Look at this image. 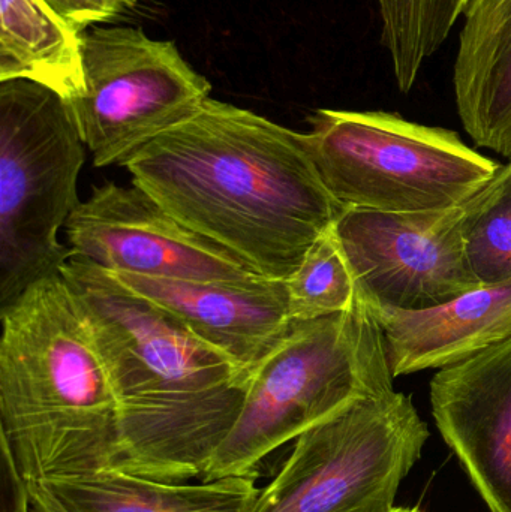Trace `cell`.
Segmentation results:
<instances>
[{
  "instance_id": "7c38bea8",
  "label": "cell",
  "mask_w": 511,
  "mask_h": 512,
  "mask_svg": "<svg viewBox=\"0 0 511 512\" xmlns=\"http://www.w3.org/2000/svg\"><path fill=\"white\" fill-rule=\"evenodd\" d=\"M111 274L251 372L284 340L293 324L285 280L191 282Z\"/></svg>"
},
{
  "instance_id": "30bf717a",
  "label": "cell",
  "mask_w": 511,
  "mask_h": 512,
  "mask_svg": "<svg viewBox=\"0 0 511 512\" xmlns=\"http://www.w3.org/2000/svg\"><path fill=\"white\" fill-rule=\"evenodd\" d=\"M71 256L110 273L191 282H251V265L174 218L140 186L92 189L65 225Z\"/></svg>"
},
{
  "instance_id": "ba28073f",
  "label": "cell",
  "mask_w": 511,
  "mask_h": 512,
  "mask_svg": "<svg viewBox=\"0 0 511 512\" xmlns=\"http://www.w3.org/2000/svg\"><path fill=\"white\" fill-rule=\"evenodd\" d=\"M81 69L83 87L68 105L96 167L125 165L194 116L212 92L173 41L149 38L137 27L84 30Z\"/></svg>"
},
{
  "instance_id": "7402d4cb",
  "label": "cell",
  "mask_w": 511,
  "mask_h": 512,
  "mask_svg": "<svg viewBox=\"0 0 511 512\" xmlns=\"http://www.w3.org/2000/svg\"><path fill=\"white\" fill-rule=\"evenodd\" d=\"M32 512H50L47 510V508L44 507V505L39 504L36 499L32 498Z\"/></svg>"
},
{
  "instance_id": "9a60e30c",
  "label": "cell",
  "mask_w": 511,
  "mask_h": 512,
  "mask_svg": "<svg viewBox=\"0 0 511 512\" xmlns=\"http://www.w3.org/2000/svg\"><path fill=\"white\" fill-rule=\"evenodd\" d=\"M27 484L50 512H252L260 495L255 478L167 483L116 469Z\"/></svg>"
},
{
  "instance_id": "2e32d148",
  "label": "cell",
  "mask_w": 511,
  "mask_h": 512,
  "mask_svg": "<svg viewBox=\"0 0 511 512\" xmlns=\"http://www.w3.org/2000/svg\"><path fill=\"white\" fill-rule=\"evenodd\" d=\"M35 81L66 102L83 87L81 33L42 0H0V81Z\"/></svg>"
},
{
  "instance_id": "ac0fdd59",
  "label": "cell",
  "mask_w": 511,
  "mask_h": 512,
  "mask_svg": "<svg viewBox=\"0 0 511 512\" xmlns=\"http://www.w3.org/2000/svg\"><path fill=\"white\" fill-rule=\"evenodd\" d=\"M465 249L482 285L511 279V161L465 201Z\"/></svg>"
},
{
  "instance_id": "8992f818",
  "label": "cell",
  "mask_w": 511,
  "mask_h": 512,
  "mask_svg": "<svg viewBox=\"0 0 511 512\" xmlns=\"http://www.w3.org/2000/svg\"><path fill=\"white\" fill-rule=\"evenodd\" d=\"M68 102L35 81H0V309L71 258L59 242L86 161Z\"/></svg>"
},
{
  "instance_id": "8fae6325",
  "label": "cell",
  "mask_w": 511,
  "mask_h": 512,
  "mask_svg": "<svg viewBox=\"0 0 511 512\" xmlns=\"http://www.w3.org/2000/svg\"><path fill=\"white\" fill-rule=\"evenodd\" d=\"M435 424L491 512H511V337L438 370Z\"/></svg>"
},
{
  "instance_id": "3957f363",
  "label": "cell",
  "mask_w": 511,
  "mask_h": 512,
  "mask_svg": "<svg viewBox=\"0 0 511 512\" xmlns=\"http://www.w3.org/2000/svg\"><path fill=\"white\" fill-rule=\"evenodd\" d=\"M0 318V436L27 483L110 469L116 397L62 273L33 283Z\"/></svg>"
},
{
  "instance_id": "5bb4252c",
  "label": "cell",
  "mask_w": 511,
  "mask_h": 512,
  "mask_svg": "<svg viewBox=\"0 0 511 512\" xmlns=\"http://www.w3.org/2000/svg\"><path fill=\"white\" fill-rule=\"evenodd\" d=\"M453 68L459 119L474 143L511 161V0H470Z\"/></svg>"
},
{
  "instance_id": "277c9868",
  "label": "cell",
  "mask_w": 511,
  "mask_h": 512,
  "mask_svg": "<svg viewBox=\"0 0 511 512\" xmlns=\"http://www.w3.org/2000/svg\"><path fill=\"white\" fill-rule=\"evenodd\" d=\"M383 330L360 295L353 309L293 321L254 370L236 426L203 480L257 478L273 451L353 403L395 390Z\"/></svg>"
},
{
  "instance_id": "cb8c5ba5",
  "label": "cell",
  "mask_w": 511,
  "mask_h": 512,
  "mask_svg": "<svg viewBox=\"0 0 511 512\" xmlns=\"http://www.w3.org/2000/svg\"><path fill=\"white\" fill-rule=\"evenodd\" d=\"M125 3L126 8H131V6L137 5L140 0H122Z\"/></svg>"
},
{
  "instance_id": "ffe728a7",
  "label": "cell",
  "mask_w": 511,
  "mask_h": 512,
  "mask_svg": "<svg viewBox=\"0 0 511 512\" xmlns=\"http://www.w3.org/2000/svg\"><path fill=\"white\" fill-rule=\"evenodd\" d=\"M63 23L83 33L95 23L111 20L126 8L122 0H42Z\"/></svg>"
},
{
  "instance_id": "7a4b0ae2",
  "label": "cell",
  "mask_w": 511,
  "mask_h": 512,
  "mask_svg": "<svg viewBox=\"0 0 511 512\" xmlns=\"http://www.w3.org/2000/svg\"><path fill=\"white\" fill-rule=\"evenodd\" d=\"M60 273L116 397L119 448L110 469L167 483L203 478L239 420L254 372L87 259L71 256Z\"/></svg>"
},
{
  "instance_id": "44dd1931",
  "label": "cell",
  "mask_w": 511,
  "mask_h": 512,
  "mask_svg": "<svg viewBox=\"0 0 511 512\" xmlns=\"http://www.w3.org/2000/svg\"><path fill=\"white\" fill-rule=\"evenodd\" d=\"M0 512H32L29 484L0 436Z\"/></svg>"
},
{
  "instance_id": "9c48e42d",
  "label": "cell",
  "mask_w": 511,
  "mask_h": 512,
  "mask_svg": "<svg viewBox=\"0 0 511 512\" xmlns=\"http://www.w3.org/2000/svg\"><path fill=\"white\" fill-rule=\"evenodd\" d=\"M464 204L429 212L345 207L332 230L372 306L422 310L483 286L465 249Z\"/></svg>"
},
{
  "instance_id": "4fadbf2b",
  "label": "cell",
  "mask_w": 511,
  "mask_h": 512,
  "mask_svg": "<svg viewBox=\"0 0 511 512\" xmlns=\"http://www.w3.org/2000/svg\"><path fill=\"white\" fill-rule=\"evenodd\" d=\"M369 307L383 330L395 378L456 366L511 337V279L429 309Z\"/></svg>"
},
{
  "instance_id": "5b68a950",
  "label": "cell",
  "mask_w": 511,
  "mask_h": 512,
  "mask_svg": "<svg viewBox=\"0 0 511 512\" xmlns=\"http://www.w3.org/2000/svg\"><path fill=\"white\" fill-rule=\"evenodd\" d=\"M300 134L327 191L344 207L429 212L461 206L503 167L458 132L386 111L321 108Z\"/></svg>"
},
{
  "instance_id": "e0dca14e",
  "label": "cell",
  "mask_w": 511,
  "mask_h": 512,
  "mask_svg": "<svg viewBox=\"0 0 511 512\" xmlns=\"http://www.w3.org/2000/svg\"><path fill=\"white\" fill-rule=\"evenodd\" d=\"M470 0H377L381 44L392 62L396 84L410 93L422 66L446 42Z\"/></svg>"
},
{
  "instance_id": "603a6c76",
  "label": "cell",
  "mask_w": 511,
  "mask_h": 512,
  "mask_svg": "<svg viewBox=\"0 0 511 512\" xmlns=\"http://www.w3.org/2000/svg\"><path fill=\"white\" fill-rule=\"evenodd\" d=\"M390 512H423L422 510H419V508H393Z\"/></svg>"
},
{
  "instance_id": "52a82bcc",
  "label": "cell",
  "mask_w": 511,
  "mask_h": 512,
  "mask_svg": "<svg viewBox=\"0 0 511 512\" xmlns=\"http://www.w3.org/2000/svg\"><path fill=\"white\" fill-rule=\"evenodd\" d=\"M428 439L408 394L359 400L296 439L252 512H390Z\"/></svg>"
},
{
  "instance_id": "6da1fadb",
  "label": "cell",
  "mask_w": 511,
  "mask_h": 512,
  "mask_svg": "<svg viewBox=\"0 0 511 512\" xmlns=\"http://www.w3.org/2000/svg\"><path fill=\"white\" fill-rule=\"evenodd\" d=\"M125 167L174 218L269 279L287 280L345 209L300 132L212 98Z\"/></svg>"
},
{
  "instance_id": "d6986e66",
  "label": "cell",
  "mask_w": 511,
  "mask_h": 512,
  "mask_svg": "<svg viewBox=\"0 0 511 512\" xmlns=\"http://www.w3.org/2000/svg\"><path fill=\"white\" fill-rule=\"evenodd\" d=\"M285 282L293 321L348 312L360 297L356 277L332 228L311 246Z\"/></svg>"
}]
</instances>
